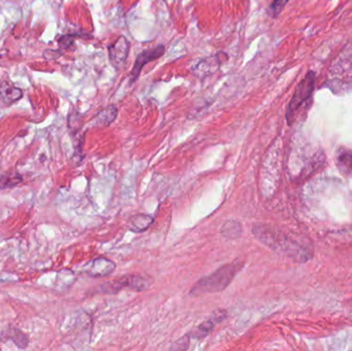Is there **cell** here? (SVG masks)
<instances>
[{
    "label": "cell",
    "mask_w": 352,
    "mask_h": 351,
    "mask_svg": "<svg viewBox=\"0 0 352 351\" xmlns=\"http://www.w3.org/2000/svg\"><path fill=\"white\" fill-rule=\"evenodd\" d=\"M244 263L242 261L227 264L211 274L199 279L190 290V295L199 297L205 293H214L225 290L236 275L242 270Z\"/></svg>",
    "instance_id": "6da1fadb"
},
{
    "label": "cell",
    "mask_w": 352,
    "mask_h": 351,
    "mask_svg": "<svg viewBox=\"0 0 352 351\" xmlns=\"http://www.w3.org/2000/svg\"><path fill=\"white\" fill-rule=\"evenodd\" d=\"M315 87V75L312 71H309L305 79L298 85L295 91L290 99V102L286 112V120L289 125H291L295 120V115L299 112L300 107L305 101H307L314 90Z\"/></svg>",
    "instance_id": "7a4b0ae2"
},
{
    "label": "cell",
    "mask_w": 352,
    "mask_h": 351,
    "mask_svg": "<svg viewBox=\"0 0 352 351\" xmlns=\"http://www.w3.org/2000/svg\"><path fill=\"white\" fill-rule=\"evenodd\" d=\"M130 51V43L125 36H120L108 47L109 62L117 70L122 69L127 61Z\"/></svg>",
    "instance_id": "3957f363"
},
{
    "label": "cell",
    "mask_w": 352,
    "mask_h": 351,
    "mask_svg": "<svg viewBox=\"0 0 352 351\" xmlns=\"http://www.w3.org/2000/svg\"><path fill=\"white\" fill-rule=\"evenodd\" d=\"M165 54V47L164 46H157L153 49L142 51L136 58L135 63L133 65V68L130 72V79L129 82L130 84H133L134 82L137 81V79L140 76V72L142 68L150 62L155 61L159 58H161Z\"/></svg>",
    "instance_id": "277c9868"
},
{
    "label": "cell",
    "mask_w": 352,
    "mask_h": 351,
    "mask_svg": "<svg viewBox=\"0 0 352 351\" xmlns=\"http://www.w3.org/2000/svg\"><path fill=\"white\" fill-rule=\"evenodd\" d=\"M116 270V264L106 257L95 258L87 269L88 275L92 277H105L113 274Z\"/></svg>",
    "instance_id": "5b68a950"
},
{
    "label": "cell",
    "mask_w": 352,
    "mask_h": 351,
    "mask_svg": "<svg viewBox=\"0 0 352 351\" xmlns=\"http://www.w3.org/2000/svg\"><path fill=\"white\" fill-rule=\"evenodd\" d=\"M22 90L11 84H0V105L9 106L22 98Z\"/></svg>",
    "instance_id": "8992f818"
},
{
    "label": "cell",
    "mask_w": 352,
    "mask_h": 351,
    "mask_svg": "<svg viewBox=\"0 0 352 351\" xmlns=\"http://www.w3.org/2000/svg\"><path fill=\"white\" fill-rule=\"evenodd\" d=\"M154 223V217L149 214H136L129 219L128 229L134 233H142L146 231Z\"/></svg>",
    "instance_id": "52a82bcc"
},
{
    "label": "cell",
    "mask_w": 352,
    "mask_h": 351,
    "mask_svg": "<svg viewBox=\"0 0 352 351\" xmlns=\"http://www.w3.org/2000/svg\"><path fill=\"white\" fill-rule=\"evenodd\" d=\"M118 108L116 105L107 106L106 108L100 110L95 117V125L99 127H108L117 119Z\"/></svg>",
    "instance_id": "ba28073f"
},
{
    "label": "cell",
    "mask_w": 352,
    "mask_h": 351,
    "mask_svg": "<svg viewBox=\"0 0 352 351\" xmlns=\"http://www.w3.org/2000/svg\"><path fill=\"white\" fill-rule=\"evenodd\" d=\"M215 324L216 323L214 322V320L209 317L207 320L203 321L201 324L197 325L194 329H192L188 335L191 339H202L213 330Z\"/></svg>",
    "instance_id": "9c48e42d"
},
{
    "label": "cell",
    "mask_w": 352,
    "mask_h": 351,
    "mask_svg": "<svg viewBox=\"0 0 352 351\" xmlns=\"http://www.w3.org/2000/svg\"><path fill=\"white\" fill-rule=\"evenodd\" d=\"M220 232L228 239H237L242 235V226L239 221L231 219L223 225Z\"/></svg>",
    "instance_id": "30bf717a"
},
{
    "label": "cell",
    "mask_w": 352,
    "mask_h": 351,
    "mask_svg": "<svg viewBox=\"0 0 352 351\" xmlns=\"http://www.w3.org/2000/svg\"><path fill=\"white\" fill-rule=\"evenodd\" d=\"M8 339L12 340L18 348L20 349H26L29 345V337L27 334H25L24 331H22L20 328H17V327H12L7 336H6Z\"/></svg>",
    "instance_id": "8fae6325"
},
{
    "label": "cell",
    "mask_w": 352,
    "mask_h": 351,
    "mask_svg": "<svg viewBox=\"0 0 352 351\" xmlns=\"http://www.w3.org/2000/svg\"><path fill=\"white\" fill-rule=\"evenodd\" d=\"M23 181L22 175L17 171H12L0 176V190L14 188Z\"/></svg>",
    "instance_id": "7c38bea8"
},
{
    "label": "cell",
    "mask_w": 352,
    "mask_h": 351,
    "mask_svg": "<svg viewBox=\"0 0 352 351\" xmlns=\"http://www.w3.org/2000/svg\"><path fill=\"white\" fill-rule=\"evenodd\" d=\"M338 166L346 175H352V152H345L338 158Z\"/></svg>",
    "instance_id": "4fadbf2b"
},
{
    "label": "cell",
    "mask_w": 352,
    "mask_h": 351,
    "mask_svg": "<svg viewBox=\"0 0 352 351\" xmlns=\"http://www.w3.org/2000/svg\"><path fill=\"white\" fill-rule=\"evenodd\" d=\"M190 342H191V338L187 334L182 336L181 338H179L178 340H176L174 343H172V345L170 346V350H175V351L187 350L190 347Z\"/></svg>",
    "instance_id": "5bb4252c"
},
{
    "label": "cell",
    "mask_w": 352,
    "mask_h": 351,
    "mask_svg": "<svg viewBox=\"0 0 352 351\" xmlns=\"http://www.w3.org/2000/svg\"><path fill=\"white\" fill-rule=\"evenodd\" d=\"M288 0H273L272 4L269 7V14L273 17L276 18L284 9L286 6Z\"/></svg>",
    "instance_id": "9a60e30c"
},
{
    "label": "cell",
    "mask_w": 352,
    "mask_h": 351,
    "mask_svg": "<svg viewBox=\"0 0 352 351\" xmlns=\"http://www.w3.org/2000/svg\"><path fill=\"white\" fill-rule=\"evenodd\" d=\"M226 317H227V311L226 310H216L210 316V318H212L216 324L220 323L223 320H225Z\"/></svg>",
    "instance_id": "2e32d148"
},
{
    "label": "cell",
    "mask_w": 352,
    "mask_h": 351,
    "mask_svg": "<svg viewBox=\"0 0 352 351\" xmlns=\"http://www.w3.org/2000/svg\"><path fill=\"white\" fill-rule=\"evenodd\" d=\"M73 43H75L73 36H71V35H65V36L61 38L59 41V45L63 49H69Z\"/></svg>",
    "instance_id": "e0dca14e"
}]
</instances>
